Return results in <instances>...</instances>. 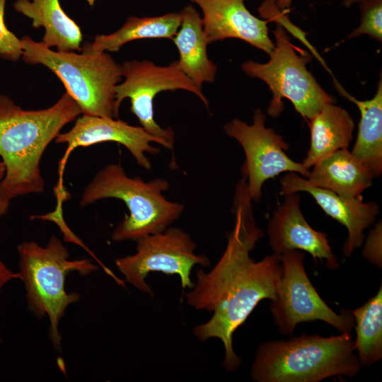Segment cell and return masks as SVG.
I'll list each match as a JSON object with an SVG mask.
<instances>
[{
	"mask_svg": "<svg viewBox=\"0 0 382 382\" xmlns=\"http://www.w3.org/2000/svg\"><path fill=\"white\" fill-rule=\"evenodd\" d=\"M81 114L67 92L51 107L37 110H24L0 95V156L6 167L1 193L5 200L44 191L42 156L63 127Z\"/></svg>",
	"mask_w": 382,
	"mask_h": 382,
	"instance_id": "2",
	"label": "cell"
},
{
	"mask_svg": "<svg viewBox=\"0 0 382 382\" xmlns=\"http://www.w3.org/2000/svg\"><path fill=\"white\" fill-rule=\"evenodd\" d=\"M292 0H276L277 6L282 11H284L290 7Z\"/></svg>",
	"mask_w": 382,
	"mask_h": 382,
	"instance_id": "29",
	"label": "cell"
},
{
	"mask_svg": "<svg viewBox=\"0 0 382 382\" xmlns=\"http://www.w3.org/2000/svg\"><path fill=\"white\" fill-rule=\"evenodd\" d=\"M354 122L344 108L329 103L310 119L311 144L302 164L309 169L321 159L343 149L352 139Z\"/></svg>",
	"mask_w": 382,
	"mask_h": 382,
	"instance_id": "19",
	"label": "cell"
},
{
	"mask_svg": "<svg viewBox=\"0 0 382 382\" xmlns=\"http://www.w3.org/2000/svg\"><path fill=\"white\" fill-rule=\"evenodd\" d=\"M276 45L265 64L248 60L241 65L249 76L265 82L272 93L267 113L278 117L284 109L282 98L289 100L304 118L311 119L324 105L334 103L307 69L311 56L293 45L283 27L273 31Z\"/></svg>",
	"mask_w": 382,
	"mask_h": 382,
	"instance_id": "7",
	"label": "cell"
},
{
	"mask_svg": "<svg viewBox=\"0 0 382 382\" xmlns=\"http://www.w3.org/2000/svg\"><path fill=\"white\" fill-rule=\"evenodd\" d=\"M14 9L32 20L35 28H45L42 42L57 51H81L83 35L63 11L59 0H16Z\"/></svg>",
	"mask_w": 382,
	"mask_h": 382,
	"instance_id": "18",
	"label": "cell"
},
{
	"mask_svg": "<svg viewBox=\"0 0 382 382\" xmlns=\"http://www.w3.org/2000/svg\"><path fill=\"white\" fill-rule=\"evenodd\" d=\"M382 225L378 222L370 231L363 250V257L376 267H382L381 253Z\"/></svg>",
	"mask_w": 382,
	"mask_h": 382,
	"instance_id": "25",
	"label": "cell"
},
{
	"mask_svg": "<svg viewBox=\"0 0 382 382\" xmlns=\"http://www.w3.org/2000/svg\"><path fill=\"white\" fill-rule=\"evenodd\" d=\"M280 194L286 195L306 192L316 200L325 213L344 225L348 237L343 247L344 257L350 256L364 241V231L375 221L380 211L374 202H364L362 195L346 199L321 187L310 184L298 173L288 172L281 178Z\"/></svg>",
	"mask_w": 382,
	"mask_h": 382,
	"instance_id": "13",
	"label": "cell"
},
{
	"mask_svg": "<svg viewBox=\"0 0 382 382\" xmlns=\"http://www.w3.org/2000/svg\"><path fill=\"white\" fill-rule=\"evenodd\" d=\"M357 333L354 349L361 366H369L382 358V286L363 306L349 311Z\"/></svg>",
	"mask_w": 382,
	"mask_h": 382,
	"instance_id": "22",
	"label": "cell"
},
{
	"mask_svg": "<svg viewBox=\"0 0 382 382\" xmlns=\"http://www.w3.org/2000/svg\"><path fill=\"white\" fill-rule=\"evenodd\" d=\"M6 0H0V57L17 62L22 57L23 42L10 31L4 21V10Z\"/></svg>",
	"mask_w": 382,
	"mask_h": 382,
	"instance_id": "24",
	"label": "cell"
},
{
	"mask_svg": "<svg viewBox=\"0 0 382 382\" xmlns=\"http://www.w3.org/2000/svg\"><path fill=\"white\" fill-rule=\"evenodd\" d=\"M6 167L3 161H0V219L7 212L10 202L5 200L1 193V185L5 176Z\"/></svg>",
	"mask_w": 382,
	"mask_h": 382,
	"instance_id": "28",
	"label": "cell"
},
{
	"mask_svg": "<svg viewBox=\"0 0 382 382\" xmlns=\"http://www.w3.org/2000/svg\"><path fill=\"white\" fill-rule=\"evenodd\" d=\"M350 332L318 334L261 343L251 369L257 382H318L335 376H355L362 368Z\"/></svg>",
	"mask_w": 382,
	"mask_h": 382,
	"instance_id": "3",
	"label": "cell"
},
{
	"mask_svg": "<svg viewBox=\"0 0 382 382\" xmlns=\"http://www.w3.org/2000/svg\"><path fill=\"white\" fill-rule=\"evenodd\" d=\"M304 254L299 250L281 255L282 273L270 311L279 332L291 335L299 323L322 320L340 332H350L354 319L349 311L337 313L318 295L305 270Z\"/></svg>",
	"mask_w": 382,
	"mask_h": 382,
	"instance_id": "9",
	"label": "cell"
},
{
	"mask_svg": "<svg viewBox=\"0 0 382 382\" xmlns=\"http://www.w3.org/2000/svg\"><path fill=\"white\" fill-rule=\"evenodd\" d=\"M203 13L204 32L208 43L226 38L242 40L270 54L274 44L269 37L267 21L253 16L245 0H192Z\"/></svg>",
	"mask_w": 382,
	"mask_h": 382,
	"instance_id": "15",
	"label": "cell"
},
{
	"mask_svg": "<svg viewBox=\"0 0 382 382\" xmlns=\"http://www.w3.org/2000/svg\"><path fill=\"white\" fill-rule=\"evenodd\" d=\"M169 187L165 179L145 182L139 177L129 178L120 164L112 163L101 169L86 186L80 205L85 207L104 198L121 199L129 214L116 226L112 239L137 241L164 231L180 216L184 206L168 201L162 194Z\"/></svg>",
	"mask_w": 382,
	"mask_h": 382,
	"instance_id": "5",
	"label": "cell"
},
{
	"mask_svg": "<svg viewBox=\"0 0 382 382\" xmlns=\"http://www.w3.org/2000/svg\"><path fill=\"white\" fill-rule=\"evenodd\" d=\"M23 60L42 64L62 82L82 114L117 118L115 87L122 77V65L106 52L54 51L29 36L21 38Z\"/></svg>",
	"mask_w": 382,
	"mask_h": 382,
	"instance_id": "4",
	"label": "cell"
},
{
	"mask_svg": "<svg viewBox=\"0 0 382 382\" xmlns=\"http://www.w3.org/2000/svg\"><path fill=\"white\" fill-rule=\"evenodd\" d=\"M336 89L359 108L361 118L357 140L351 153L373 174L382 173V80L377 91L370 100H359L349 94L335 79Z\"/></svg>",
	"mask_w": 382,
	"mask_h": 382,
	"instance_id": "20",
	"label": "cell"
},
{
	"mask_svg": "<svg viewBox=\"0 0 382 382\" xmlns=\"http://www.w3.org/2000/svg\"><path fill=\"white\" fill-rule=\"evenodd\" d=\"M265 120L262 110L257 109L252 125L235 118L224 126L226 134L236 139L245 152L241 173L246 178L248 194L255 202H260L262 187L270 178L283 172L296 173L306 178L310 174L302 163L294 161L286 154L289 144L272 129L265 127Z\"/></svg>",
	"mask_w": 382,
	"mask_h": 382,
	"instance_id": "11",
	"label": "cell"
},
{
	"mask_svg": "<svg viewBox=\"0 0 382 382\" xmlns=\"http://www.w3.org/2000/svg\"><path fill=\"white\" fill-rule=\"evenodd\" d=\"M181 23L180 13H169L155 17H129L123 25L109 35H97L91 43H85L81 50L86 52H117L125 44L147 38L171 39Z\"/></svg>",
	"mask_w": 382,
	"mask_h": 382,
	"instance_id": "21",
	"label": "cell"
},
{
	"mask_svg": "<svg viewBox=\"0 0 382 382\" xmlns=\"http://www.w3.org/2000/svg\"><path fill=\"white\" fill-rule=\"evenodd\" d=\"M361 0H344L342 1V5L347 8L350 7L352 4L360 2Z\"/></svg>",
	"mask_w": 382,
	"mask_h": 382,
	"instance_id": "30",
	"label": "cell"
},
{
	"mask_svg": "<svg viewBox=\"0 0 382 382\" xmlns=\"http://www.w3.org/2000/svg\"><path fill=\"white\" fill-rule=\"evenodd\" d=\"M106 141H114L125 146L137 163L146 170H150L151 165L145 154H157L160 151L158 148L151 146L150 143L156 142L165 146L162 140L147 132L142 127L132 126L115 118L82 114L69 131L59 133L55 138L56 143L67 144L60 162L59 186H62V175L67 158L76 148Z\"/></svg>",
	"mask_w": 382,
	"mask_h": 382,
	"instance_id": "12",
	"label": "cell"
},
{
	"mask_svg": "<svg viewBox=\"0 0 382 382\" xmlns=\"http://www.w3.org/2000/svg\"><path fill=\"white\" fill-rule=\"evenodd\" d=\"M123 82L115 87V105L119 110L122 102L129 98L130 110L137 117L141 127L162 140L165 148L173 149L175 132L163 128L154 120V100L166 91L184 90L196 95L209 108V100L202 89L181 71L177 60L168 66H158L149 60H128L122 65Z\"/></svg>",
	"mask_w": 382,
	"mask_h": 382,
	"instance_id": "8",
	"label": "cell"
},
{
	"mask_svg": "<svg viewBox=\"0 0 382 382\" xmlns=\"http://www.w3.org/2000/svg\"><path fill=\"white\" fill-rule=\"evenodd\" d=\"M19 279L18 273H14L9 270L0 258V293L3 287L11 280ZM1 335V330H0ZM0 337V343L1 342Z\"/></svg>",
	"mask_w": 382,
	"mask_h": 382,
	"instance_id": "27",
	"label": "cell"
},
{
	"mask_svg": "<svg viewBox=\"0 0 382 382\" xmlns=\"http://www.w3.org/2000/svg\"><path fill=\"white\" fill-rule=\"evenodd\" d=\"M180 14V29L172 38L179 53L177 62L181 71L202 89L204 83L214 81L217 66L208 57L209 43L199 13L188 5Z\"/></svg>",
	"mask_w": 382,
	"mask_h": 382,
	"instance_id": "16",
	"label": "cell"
},
{
	"mask_svg": "<svg viewBox=\"0 0 382 382\" xmlns=\"http://www.w3.org/2000/svg\"><path fill=\"white\" fill-rule=\"evenodd\" d=\"M252 199L245 178L238 182L232 207L234 227L226 248L208 273L199 270L197 282L186 294L187 303L198 310L214 312L204 324L193 329L201 342L216 337L224 347L226 371L238 369L241 359L234 352L233 335L263 299L274 301L282 273L281 255L274 253L256 262L250 257L263 231L253 216Z\"/></svg>",
	"mask_w": 382,
	"mask_h": 382,
	"instance_id": "1",
	"label": "cell"
},
{
	"mask_svg": "<svg viewBox=\"0 0 382 382\" xmlns=\"http://www.w3.org/2000/svg\"><path fill=\"white\" fill-rule=\"evenodd\" d=\"M137 241V253L117 258L115 265L128 283L151 296L152 289L145 282L149 273L178 274L183 289H192L195 283L190 279V272L193 267L210 265L207 256L195 253V243L179 228H168Z\"/></svg>",
	"mask_w": 382,
	"mask_h": 382,
	"instance_id": "10",
	"label": "cell"
},
{
	"mask_svg": "<svg viewBox=\"0 0 382 382\" xmlns=\"http://www.w3.org/2000/svg\"><path fill=\"white\" fill-rule=\"evenodd\" d=\"M19 279L23 281L28 306L37 318L50 319V337L55 349H60L59 322L69 305L78 301V293L65 289L66 275L74 271L88 275L98 267L91 260H69V254L62 242L52 235L47 245L41 247L25 241L17 247Z\"/></svg>",
	"mask_w": 382,
	"mask_h": 382,
	"instance_id": "6",
	"label": "cell"
},
{
	"mask_svg": "<svg viewBox=\"0 0 382 382\" xmlns=\"http://www.w3.org/2000/svg\"><path fill=\"white\" fill-rule=\"evenodd\" d=\"M88 4L90 5V6H93L94 4H95V0H86Z\"/></svg>",
	"mask_w": 382,
	"mask_h": 382,
	"instance_id": "31",
	"label": "cell"
},
{
	"mask_svg": "<svg viewBox=\"0 0 382 382\" xmlns=\"http://www.w3.org/2000/svg\"><path fill=\"white\" fill-rule=\"evenodd\" d=\"M361 23L347 39L368 35L381 42L382 41V0H361Z\"/></svg>",
	"mask_w": 382,
	"mask_h": 382,
	"instance_id": "23",
	"label": "cell"
},
{
	"mask_svg": "<svg viewBox=\"0 0 382 382\" xmlns=\"http://www.w3.org/2000/svg\"><path fill=\"white\" fill-rule=\"evenodd\" d=\"M374 177L347 149L338 150L313 166L307 181L346 199L356 198L369 187Z\"/></svg>",
	"mask_w": 382,
	"mask_h": 382,
	"instance_id": "17",
	"label": "cell"
},
{
	"mask_svg": "<svg viewBox=\"0 0 382 382\" xmlns=\"http://www.w3.org/2000/svg\"><path fill=\"white\" fill-rule=\"evenodd\" d=\"M296 193L284 195V202L274 211L269 222V242L274 253L282 255L291 250H303L316 260L325 261L330 270L340 267L329 245L327 234L313 229L300 208Z\"/></svg>",
	"mask_w": 382,
	"mask_h": 382,
	"instance_id": "14",
	"label": "cell"
},
{
	"mask_svg": "<svg viewBox=\"0 0 382 382\" xmlns=\"http://www.w3.org/2000/svg\"><path fill=\"white\" fill-rule=\"evenodd\" d=\"M260 16L270 21H274L286 28L290 23V20L284 11L279 9L276 4V0H264L258 8Z\"/></svg>",
	"mask_w": 382,
	"mask_h": 382,
	"instance_id": "26",
	"label": "cell"
}]
</instances>
